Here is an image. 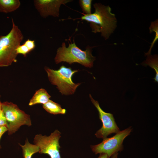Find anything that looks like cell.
<instances>
[{"instance_id": "6da1fadb", "label": "cell", "mask_w": 158, "mask_h": 158, "mask_svg": "<svg viewBox=\"0 0 158 158\" xmlns=\"http://www.w3.org/2000/svg\"><path fill=\"white\" fill-rule=\"evenodd\" d=\"M93 5L95 9L94 13L83 14L79 19L90 23L92 32L101 33L105 40L108 39L117 27V20L115 14L111 12L109 6L100 3H95Z\"/></svg>"}, {"instance_id": "7a4b0ae2", "label": "cell", "mask_w": 158, "mask_h": 158, "mask_svg": "<svg viewBox=\"0 0 158 158\" xmlns=\"http://www.w3.org/2000/svg\"><path fill=\"white\" fill-rule=\"evenodd\" d=\"M67 47L64 42L62 43L61 47L57 49L54 58L56 64L65 62L70 64L75 63H79L85 67L91 68L93 66L95 57L92 54V49L96 46H87L85 51H83L76 45L74 41L73 43H68Z\"/></svg>"}, {"instance_id": "3957f363", "label": "cell", "mask_w": 158, "mask_h": 158, "mask_svg": "<svg viewBox=\"0 0 158 158\" xmlns=\"http://www.w3.org/2000/svg\"><path fill=\"white\" fill-rule=\"evenodd\" d=\"M11 19V31L7 35L0 36V67H7L17 61L16 49L24 39L20 30Z\"/></svg>"}, {"instance_id": "277c9868", "label": "cell", "mask_w": 158, "mask_h": 158, "mask_svg": "<svg viewBox=\"0 0 158 158\" xmlns=\"http://www.w3.org/2000/svg\"><path fill=\"white\" fill-rule=\"evenodd\" d=\"M49 80L51 84L57 86V88L62 95L73 94L80 83H75L72 80L73 75L78 70H73L70 67L62 65L57 70L45 67Z\"/></svg>"}, {"instance_id": "5b68a950", "label": "cell", "mask_w": 158, "mask_h": 158, "mask_svg": "<svg viewBox=\"0 0 158 158\" xmlns=\"http://www.w3.org/2000/svg\"><path fill=\"white\" fill-rule=\"evenodd\" d=\"M1 107L6 119L9 135L16 132L22 125L31 126L30 115L20 110L17 105L5 102L2 103Z\"/></svg>"}, {"instance_id": "8992f818", "label": "cell", "mask_w": 158, "mask_h": 158, "mask_svg": "<svg viewBox=\"0 0 158 158\" xmlns=\"http://www.w3.org/2000/svg\"><path fill=\"white\" fill-rule=\"evenodd\" d=\"M132 130V128L130 126L120 131L111 137L103 139L102 141L97 145H91L92 152L96 154H105L110 158L114 153L123 150V141L130 135Z\"/></svg>"}, {"instance_id": "52a82bcc", "label": "cell", "mask_w": 158, "mask_h": 158, "mask_svg": "<svg viewBox=\"0 0 158 158\" xmlns=\"http://www.w3.org/2000/svg\"><path fill=\"white\" fill-rule=\"evenodd\" d=\"M61 134L59 130H56L49 136L41 134L36 135L33 142L39 147V152L41 154H47L50 158H61L59 142Z\"/></svg>"}, {"instance_id": "ba28073f", "label": "cell", "mask_w": 158, "mask_h": 158, "mask_svg": "<svg viewBox=\"0 0 158 158\" xmlns=\"http://www.w3.org/2000/svg\"><path fill=\"white\" fill-rule=\"evenodd\" d=\"M89 96L92 103L98 111L99 118L102 123V127L95 133L96 136L103 139L109 135L120 132V129L115 121L113 114L103 111L100 107L98 102L94 100L90 94Z\"/></svg>"}, {"instance_id": "9c48e42d", "label": "cell", "mask_w": 158, "mask_h": 158, "mask_svg": "<svg viewBox=\"0 0 158 158\" xmlns=\"http://www.w3.org/2000/svg\"><path fill=\"white\" fill-rule=\"evenodd\" d=\"M71 0H34L35 8L43 18L49 16L58 17L60 7L62 4L72 1Z\"/></svg>"}, {"instance_id": "30bf717a", "label": "cell", "mask_w": 158, "mask_h": 158, "mask_svg": "<svg viewBox=\"0 0 158 158\" xmlns=\"http://www.w3.org/2000/svg\"><path fill=\"white\" fill-rule=\"evenodd\" d=\"M51 96L45 90L41 88L36 91L30 99L29 105L30 106L38 104L46 103L49 100Z\"/></svg>"}, {"instance_id": "8fae6325", "label": "cell", "mask_w": 158, "mask_h": 158, "mask_svg": "<svg viewBox=\"0 0 158 158\" xmlns=\"http://www.w3.org/2000/svg\"><path fill=\"white\" fill-rule=\"evenodd\" d=\"M20 5L19 0H0V12L11 13L18 9Z\"/></svg>"}, {"instance_id": "7c38bea8", "label": "cell", "mask_w": 158, "mask_h": 158, "mask_svg": "<svg viewBox=\"0 0 158 158\" xmlns=\"http://www.w3.org/2000/svg\"><path fill=\"white\" fill-rule=\"evenodd\" d=\"M22 150L23 156L24 158H32L34 154L39 152V148L35 144H32L30 143L27 138L25 141V143L24 145L19 143Z\"/></svg>"}, {"instance_id": "4fadbf2b", "label": "cell", "mask_w": 158, "mask_h": 158, "mask_svg": "<svg viewBox=\"0 0 158 158\" xmlns=\"http://www.w3.org/2000/svg\"><path fill=\"white\" fill-rule=\"evenodd\" d=\"M43 107L47 112L54 115L65 114L66 112V110L62 109L59 104L50 99L46 103L43 104Z\"/></svg>"}, {"instance_id": "5bb4252c", "label": "cell", "mask_w": 158, "mask_h": 158, "mask_svg": "<svg viewBox=\"0 0 158 158\" xmlns=\"http://www.w3.org/2000/svg\"><path fill=\"white\" fill-rule=\"evenodd\" d=\"M146 60L141 64L143 65L149 66L154 69L155 72V76L154 79L155 81L158 82V58L157 55H148Z\"/></svg>"}, {"instance_id": "9a60e30c", "label": "cell", "mask_w": 158, "mask_h": 158, "mask_svg": "<svg viewBox=\"0 0 158 158\" xmlns=\"http://www.w3.org/2000/svg\"><path fill=\"white\" fill-rule=\"evenodd\" d=\"M92 0H79V2L83 14L88 15L91 13Z\"/></svg>"}, {"instance_id": "2e32d148", "label": "cell", "mask_w": 158, "mask_h": 158, "mask_svg": "<svg viewBox=\"0 0 158 158\" xmlns=\"http://www.w3.org/2000/svg\"><path fill=\"white\" fill-rule=\"evenodd\" d=\"M16 52L18 54H20L25 56L30 51L26 46L23 44L22 45L20 44L17 47Z\"/></svg>"}, {"instance_id": "e0dca14e", "label": "cell", "mask_w": 158, "mask_h": 158, "mask_svg": "<svg viewBox=\"0 0 158 158\" xmlns=\"http://www.w3.org/2000/svg\"><path fill=\"white\" fill-rule=\"evenodd\" d=\"M23 44L26 46L30 51L33 50L35 47V41L29 39L26 40Z\"/></svg>"}, {"instance_id": "ac0fdd59", "label": "cell", "mask_w": 158, "mask_h": 158, "mask_svg": "<svg viewBox=\"0 0 158 158\" xmlns=\"http://www.w3.org/2000/svg\"><path fill=\"white\" fill-rule=\"evenodd\" d=\"M4 126H6L7 127L6 119L4 114H3L0 118V127Z\"/></svg>"}, {"instance_id": "d6986e66", "label": "cell", "mask_w": 158, "mask_h": 158, "mask_svg": "<svg viewBox=\"0 0 158 158\" xmlns=\"http://www.w3.org/2000/svg\"><path fill=\"white\" fill-rule=\"evenodd\" d=\"M8 131V129L6 126H2L0 127V140L3 135L6 131ZM1 147L0 145V149L1 148Z\"/></svg>"}, {"instance_id": "ffe728a7", "label": "cell", "mask_w": 158, "mask_h": 158, "mask_svg": "<svg viewBox=\"0 0 158 158\" xmlns=\"http://www.w3.org/2000/svg\"><path fill=\"white\" fill-rule=\"evenodd\" d=\"M97 158H109L107 155L104 153H101Z\"/></svg>"}, {"instance_id": "44dd1931", "label": "cell", "mask_w": 158, "mask_h": 158, "mask_svg": "<svg viewBox=\"0 0 158 158\" xmlns=\"http://www.w3.org/2000/svg\"><path fill=\"white\" fill-rule=\"evenodd\" d=\"M1 104L2 103H1L0 100V118L4 114L2 109Z\"/></svg>"}, {"instance_id": "7402d4cb", "label": "cell", "mask_w": 158, "mask_h": 158, "mask_svg": "<svg viewBox=\"0 0 158 158\" xmlns=\"http://www.w3.org/2000/svg\"><path fill=\"white\" fill-rule=\"evenodd\" d=\"M118 152L116 153L111 156V158H118Z\"/></svg>"}, {"instance_id": "603a6c76", "label": "cell", "mask_w": 158, "mask_h": 158, "mask_svg": "<svg viewBox=\"0 0 158 158\" xmlns=\"http://www.w3.org/2000/svg\"><path fill=\"white\" fill-rule=\"evenodd\" d=\"M0 97H1V96H0Z\"/></svg>"}]
</instances>
